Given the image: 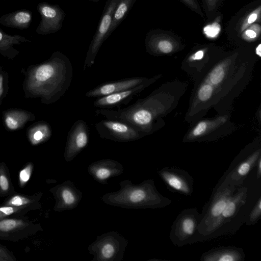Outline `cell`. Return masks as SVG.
Segmentation results:
<instances>
[{"label": "cell", "instance_id": "cell-1", "mask_svg": "<svg viewBox=\"0 0 261 261\" xmlns=\"http://www.w3.org/2000/svg\"><path fill=\"white\" fill-rule=\"evenodd\" d=\"M73 77V67L69 58L55 51L47 60L28 67L23 83L27 97L40 98L46 105L59 100L69 89Z\"/></svg>", "mask_w": 261, "mask_h": 261}, {"label": "cell", "instance_id": "cell-2", "mask_svg": "<svg viewBox=\"0 0 261 261\" xmlns=\"http://www.w3.org/2000/svg\"><path fill=\"white\" fill-rule=\"evenodd\" d=\"M238 187L219 184L201 213L197 241L214 238L220 217Z\"/></svg>", "mask_w": 261, "mask_h": 261}, {"label": "cell", "instance_id": "cell-3", "mask_svg": "<svg viewBox=\"0 0 261 261\" xmlns=\"http://www.w3.org/2000/svg\"><path fill=\"white\" fill-rule=\"evenodd\" d=\"M200 219L201 214L196 208L182 210L177 215L171 227L169 234L171 242L178 247L196 242Z\"/></svg>", "mask_w": 261, "mask_h": 261}, {"label": "cell", "instance_id": "cell-4", "mask_svg": "<svg viewBox=\"0 0 261 261\" xmlns=\"http://www.w3.org/2000/svg\"><path fill=\"white\" fill-rule=\"evenodd\" d=\"M42 230L40 223L35 222L24 215L13 216L0 220L1 240L18 242Z\"/></svg>", "mask_w": 261, "mask_h": 261}, {"label": "cell", "instance_id": "cell-5", "mask_svg": "<svg viewBox=\"0 0 261 261\" xmlns=\"http://www.w3.org/2000/svg\"><path fill=\"white\" fill-rule=\"evenodd\" d=\"M119 1V0L107 1L95 33L86 54L84 70L93 65L100 48L109 37L108 33L112 24L113 14Z\"/></svg>", "mask_w": 261, "mask_h": 261}, {"label": "cell", "instance_id": "cell-6", "mask_svg": "<svg viewBox=\"0 0 261 261\" xmlns=\"http://www.w3.org/2000/svg\"><path fill=\"white\" fill-rule=\"evenodd\" d=\"M95 128L100 138L114 142L133 141L146 136L130 124L111 119L106 118L96 122Z\"/></svg>", "mask_w": 261, "mask_h": 261}, {"label": "cell", "instance_id": "cell-7", "mask_svg": "<svg viewBox=\"0 0 261 261\" xmlns=\"http://www.w3.org/2000/svg\"><path fill=\"white\" fill-rule=\"evenodd\" d=\"M159 174L170 191L185 196L192 195L194 179L187 171L176 167H164L159 171Z\"/></svg>", "mask_w": 261, "mask_h": 261}, {"label": "cell", "instance_id": "cell-8", "mask_svg": "<svg viewBox=\"0 0 261 261\" xmlns=\"http://www.w3.org/2000/svg\"><path fill=\"white\" fill-rule=\"evenodd\" d=\"M37 9L41 17L36 29L38 34L55 33L61 29L66 14L59 5L42 2L38 5Z\"/></svg>", "mask_w": 261, "mask_h": 261}, {"label": "cell", "instance_id": "cell-9", "mask_svg": "<svg viewBox=\"0 0 261 261\" xmlns=\"http://www.w3.org/2000/svg\"><path fill=\"white\" fill-rule=\"evenodd\" d=\"M89 128L87 123L82 119L76 120L68 132L65 148L66 160H72L88 144Z\"/></svg>", "mask_w": 261, "mask_h": 261}, {"label": "cell", "instance_id": "cell-10", "mask_svg": "<svg viewBox=\"0 0 261 261\" xmlns=\"http://www.w3.org/2000/svg\"><path fill=\"white\" fill-rule=\"evenodd\" d=\"M247 188L237 187L220 217L214 238L224 234L228 223L232 221L241 210L244 207L247 202Z\"/></svg>", "mask_w": 261, "mask_h": 261}, {"label": "cell", "instance_id": "cell-11", "mask_svg": "<svg viewBox=\"0 0 261 261\" xmlns=\"http://www.w3.org/2000/svg\"><path fill=\"white\" fill-rule=\"evenodd\" d=\"M261 158L260 149L256 150L238 163L225 174L220 180V184L234 187L241 186L249 172L256 165Z\"/></svg>", "mask_w": 261, "mask_h": 261}, {"label": "cell", "instance_id": "cell-12", "mask_svg": "<svg viewBox=\"0 0 261 261\" xmlns=\"http://www.w3.org/2000/svg\"><path fill=\"white\" fill-rule=\"evenodd\" d=\"M156 80V77H152L148 81L133 88L98 97L94 101L93 105L98 108L111 109L127 105L136 95L142 92Z\"/></svg>", "mask_w": 261, "mask_h": 261}, {"label": "cell", "instance_id": "cell-13", "mask_svg": "<svg viewBox=\"0 0 261 261\" xmlns=\"http://www.w3.org/2000/svg\"><path fill=\"white\" fill-rule=\"evenodd\" d=\"M150 79L144 77H132L102 83L87 91V97H100L107 95L129 89L142 84Z\"/></svg>", "mask_w": 261, "mask_h": 261}, {"label": "cell", "instance_id": "cell-14", "mask_svg": "<svg viewBox=\"0 0 261 261\" xmlns=\"http://www.w3.org/2000/svg\"><path fill=\"white\" fill-rule=\"evenodd\" d=\"M245 253L242 248L222 246L212 248L201 255V261H244Z\"/></svg>", "mask_w": 261, "mask_h": 261}, {"label": "cell", "instance_id": "cell-15", "mask_svg": "<svg viewBox=\"0 0 261 261\" xmlns=\"http://www.w3.org/2000/svg\"><path fill=\"white\" fill-rule=\"evenodd\" d=\"M147 51L151 54H169L174 49L175 43L170 37L156 32H150L145 41Z\"/></svg>", "mask_w": 261, "mask_h": 261}, {"label": "cell", "instance_id": "cell-16", "mask_svg": "<svg viewBox=\"0 0 261 261\" xmlns=\"http://www.w3.org/2000/svg\"><path fill=\"white\" fill-rule=\"evenodd\" d=\"M35 115L22 110H11L3 113V120L6 127L11 130L22 128L25 124L34 120Z\"/></svg>", "mask_w": 261, "mask_h": 261}, {"label": "cell", "instance_id": "cell-17", "mask_svg": "<svg viewBox=\"0 0 261 261\" xmlns=\"http://www.w3.org/2000/svg\"><path fill=\"white\" fill-rule=\"evenodd\" d=\"M32 19L31 12L22 10L3 15L0 17V23L6 27L23 30L29 28Z\"/></svg>", "mask_w": 261, "mask_h": 261}, {"label": "cell", "instance_id": "cell-18", "mask_svg": "<svg viewBox=\"0 0 261 261\" xmlns=\"http://www.w3.org/2000/svg\"><path fill=\"white\" fill-rule=\"evenodd\" d=\"M31 41L20 35H8L0 29V54L10 59H13L19 53L13 46Z\"/></svg>", "mask_w": 261, "mask_h": 261}, {"label": "cell", "instance_id": "cell-19", "mask_svg": "<svg viewBox=\"0 0 261 261\" xmlns=\"http://www.w3.org/2000/svg\"><path fill=\"white\" fill-rule=\"evenodd\" d=\"M42 196V193L41 192L32 195L16 193L7 197L1 205L12 206H34L39 210L41 208L39 201Z\"/></svg>", "mask_w": 261, "mask_h": 261}, {"label": "cell", "instance_id": "cell-20", "mask_svg": "<svg viewBox=\"0 0 261 261\" xmlns=\"http://www.w3.org/2000/svg\"><path fill=\"white\" fill-rule=\"evenodd\" d=\"M51 135L50 126L43 121L34 124L27 131L28 140L32 145H37L46 142L50 138Z\"/></svg>", "mask_w": 261, "mask_h": 261}, {"label": "cell", "instance_id": "cell-21", "mask_svg": "<svg viewBox=\"0 0 261 261\" xmlns=\"http://www.w3.org/2000/svg\"><path fill=\"white\" fill-rule=\"evenodd\" d=\"M136 0H119L115 9L112 22L108 33V36L125 19Z\"/></svg>", "mask_w": 261, "mask_h": 261}, {"label": "cell", "instance_id": "cell-22", "mask_svg": "<svg viewBox=\"0 0 261 261\" xmlns=\"http://www.w3.org/2000/svg\"><path fill=\"white\" fill-rule=\"evenodd\" d=\"M16 193L8 167L5 162H0V197H7Z\"/></svg>", "mask_w": 261, "mask_h": 261}, {"label": "cell", "instance_id": "cell-23", "mask_svg": "<svg viewBox=\"0 0 261 261\" xmlns=\"http://www.w3.org/2000/svg\"><path fill=\"white\" fill-rule=\"evenodd\" d=\"M39 210L34 206H12L0 205V220L16 216H24L30 211Z\"/></svg>", "mask_w": 261, "mask_h": 261}, {"label": "cell", "instance_id": "cell-24", "mask_svg": "<svg viewBox=\"0 0 261 261\" xmlns=\"http://www.w3.org/2000/svg\"><path fill=\"white\" fill-rule=\"evenodd\" d=\"M34 165L32 162H28L19 171L18 173V185L23 188L29 181L32 173Z\"/></svg>", "mask_w": 261, "mask_h": 261}, {"label": "cell", "instance_id": "cell-25", "mask_svg": "<svg viewBox=\"0 0 261 261\" xmlns=\"http://www.w3.org/2000/svg\"><path fill=\"white\" fill-rule=\"evenodd\" d=\"M260 217L261 197L259 196L248 216L245 218V222L247 225H254L257 222Z\"/></svg>", "mask_w": 261, "mask_h": 261}, {"label": "cell", "instance_id": "cell-26", "mask_svg": "<svg viewBox=\"0 0 261 261\" xmlns=\"http://www.w3.org/2000/svg\"><path fill=\"white\" fill-rule=\"evenodd\" d=\"M260 30L259 24H251L242 32V37L247 41H253L259 36Z\"/></svg>", "mask_w": 261, "mask_h": 261}, {"label": "cell", "instance_id": "cell-27", "mask_svg": "<svg viewBox=\"0 0 261 261\" xmlns=\"http://www.w3.org/2000/svg\"><path fill=\"white\" fill-rule=\"evenodd\" d=\"M261 7L259 6L254 10L250 12L243 20L240 28V32L242 33L247 27L260 18Z\"/></svg>", "mask_w": 261, "mask_h": 261}, {"label": "cell", "instance_id": "cell-28", "mask_svg": "<svg viewBox=\"0 0 261 261\" xmlns=\"http://www.w3.org/2000/svg\"><path fill=\"white\" fill-rule=\"evenodd\" d=\"M225 75L224 68L218 66L210 73L208 79L211 84L217 85L222 81Z\"/></svg>", "mask_w": 261, "mask_h": 261}, {"label": "cell", "instance_id": "cell-29", "mask_svg": "<svg viewBox=\"0 0 261 261\" xmlns=\"http://www.w3.org/2000/svg\"><path fill=\"white\" fill-rule=\"evenodd\" d=\"M213 87L210 83L202 84L198 91V98L202 102L209 100L213 94Z\"/></svg>", "mask_w": 261, "mask_h": 261}, {"label": "cell", "instance_id": "cell-30", "mask_svg": "<svg viewBox=\"0 0 261 261\" xmlns=\"http://www.w3.org/2000/svg\"><path fill=\"white\" fill-rule=\"evenodd\" d=\"M221 30V26L218 21H214L203 28L204 34L208 38H213L217 36Z\"/></svg>", "mask_w": 261, "mask_h": 261}, {"label": "cell", "instance_id": "cell-31", "mask_svg": "<svg viewBox=\"0 0 261 261\" xmlns=\"http://www.w3.org/2000/svg\"><path fill=\"white\" fill-rule=\"evenodd\" d=\"M13 253L6 246L0 243V261H16Z\"/></svg>", "mask_w": 261, "mask_h": 261}, {"label": "cell", "instance_id": "cell-32", "mask_svg": "<svg viewBox=\"0 0 261 261\" xmlns=\"http://www.w3.org/2000/svg\"><path fill=\"white\" fill-rule=\"evenodd\" d=\"M101 255L106 258L112 257L115 253V249L113 245L110 243L104 245L101 250Z\"/></svg>", "mask_w": 261, "mask_h": 261}, {"label": "cell", "instance_id": "cell-33", "mask_svg": "<svg viewBox=\"0 0 261 261\" xmlns=\"http://www.w3.org/2000/svg\"><path fill=\"white\" fill-rule=\"evenodd\" d=\"M112 172L109 169L105 167H101L95 171V176L97 178L101 180L106 179L111 176Z\"/></svg>", "mask_w": 261, "mask_h": 261}, {"label": "cell", "instance_id": "cell-34", "mask_svg": "<svg viewBox=\"0 0 261 261\" xmlns=\"http://www.w3.org/2000/svg\"><path fill=\"white\" fill-rule=\"evenodd\" d=\"M189 7L195 11L199 12L198 7L194 0H182Z\"/></svg>", "mask_w": 261, "mask_h": 261}, {"label": "cell", "instance_id": "cell-35", "mask_svg": "<svg viewBox=\"0 0 261 261\" xmlns=\"http://www.w3.org/2000/svg\"><path fill=\"white\" fill-rule=\"evenodd\" d=\"M218 0H205L208 10L213 11L216 7Z\"/></svg>", "mask_w": 261, "mask_h": 261}, {"label": "cell", "instance_id": "cell-36", "mask_svg": "<svg viewBox=\"0 0 261 261\" xmlns=\"http://www.w3.org/2000/svg\"><path fill=\"white\" fill-rule=\"evenodd\" d=\"M203 50H198L192 56V59L194 60L201 59L203 58Z\"/></svg>", "mask_w": 261, "mask_h": 261}, {"label": "cell", "instance_id": "cell-37", "mask_svg": "<svg viewBox=\"0 0 261 261\" xmlns=\"http://www.w3.org/2000/svg\"><path fill=\"white\" fill-rule=\"evenodd\" d=\"M256 166L257 167V177L259 179L261 176V158L258 159Z\"/></svg>", "mask_w": 261, "mask_h": 261}, {"label": "cell", "instance_id": "cell-38", "mask_svg": "<svg viewBox=\"0 0 261 261\" xmlns=\"http://www.w3.org/2000/svg\"><path fill=\"white\" fill-rule=\"evenodd\" d=\"M4 91V75L2 73L0 74V99Z\"/></svg>", "mask_w": 261, "mask_h": 261}, {"label": "cell", "instance_id": "cell-39", "mask_svg": "<svg viewBox=\"0 0 261 261\" xmlns=\"http://www.w3.org/2000/svg\"><path fill=\"white\" fill-rule=\"evenodd\" d=\"M261 44H259L256 48V53L257 55L260 57L261 55Z\"/></svg>", "mask_w": 261, "mask_h": 261}, {"label": "cell", "instance_id": "cell-40", "mask_svg": "<svg viewBox=\"0 0 261 261\" xmlns=\"http://www.w3.org/2000/svg\"><path fill=\"white\" fill-rule=\"evenodd\" d=\"M93 3H97L99 0H90Z\"/></svg>", "mask_w": 261, "mask_h": 261}]
</instances>
